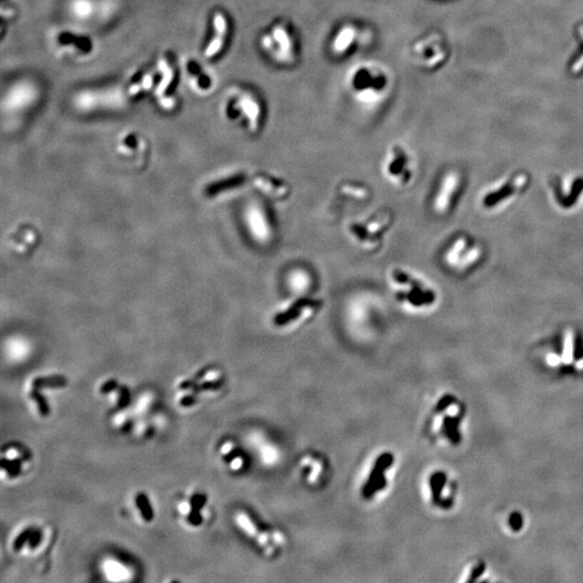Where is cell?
Wrapping results in <instances>:
<instances>
[{
  "label": "cell",
  "instance_id": "cell-1",
  "mask_svg": "<svg viewBox=\"0 0 583 583\" xmlns=\"http://www.w3.org/2000/svg\"><path fill=\"white\" fill-rule=\"evenodd\" d=\"M391 286L397 301L404 307L420 308L433 302V293L411 277L408 272L397 269L391 274Z\"/></svg>",
  "mask_w": 583,
  "mask_h": 583
},
{
  "label": "cell",
  "instance_id": "cell-2",
  "mask_svg": "<svg viewBox=\"0 0 583 583\" xmlns=\"http://www.w3.org/2000/svg\"><path fill=\"white\" fill-rule=\"evenodd\" d=\"M393 455L383 453L374 463L372 471L368 475L366 483L362 488V496L365 499H371L386 485V471L393 463Z\"/></svg>",
  "mask_w": 583,
  "mask_h": 583
},
{
  "label": "cell",
  "instance_id": "cell-3",
  "mask_svg": "<svg viewBox=\"0 0 583 583\" xmlns=\"http://www.w3.org/2000/svg\"><path fill=\"white\" fill-rule=\"evenodd\" d=\"M319 302H314L312 299H301L293 303L291 306L282 310L280 313L276 314L274 322L277 326H287L292 322L304 319L309 315H312L319 309Z\"/></svg>",
  "mask_w": 583,
  "mask_h": 583
},
{
  "label": "cell",
  "instance_id": "cell-4",
  "mask_svg": "<svg viewBox=\"0 0 583 583\" xmlns=\"http://www.w3.org/2000/svg\"><path fill=\"white\" fill-rule=\"evenodd\" d=\"M248 222L257 241H269L272 237V228L269 218H267L263 208L258 206H253L252 208H250L248 213Z\"/></svg>",
  "mask_w": 583,
  "mask_h": 583
},
{
  "label": "cell",
  "instance_id": "cell-5",
  "mask_svg": "<svg viewBox=\"0 0 583 583\" xmlns=\"http://www.w3.org/2000/svg\"><path fill=\"white\" fill-rule=\"evenodd\" d=\"M458 185L459 176L457 175V173L451 172L446 174V176L442 181L441 188L438 190L434 201V208L437 213H444L447 210L449 204H451L452 197L455 190L457 189Z\"/></svg>",
  "mask_w": 583,
  "mask_h": 583
},
{
  "label": "cell",
  "instance_id": "cell-6",
  "mask_svg": "<svg viewBox=\"0 0 583 583\" xmlns=\"http://www.w3.org/2000/svg\"><path fill=\"white\" fill-rule=\"evenodd\" d=\"M103 571L107 579L115 582L129 581L132 578L129 567L116 559H106L103 563Z\"/></svg>",
  "mask_w": 583,
  "mask_h": 583
},
{
  "label": "cell",
  "instance_id": "cell-7",
  "mask_svg": "<svg viewBox=\"0 0 583 583\" xmlns=\"http://www.w3.org/2000/svg\"><path fill=\"white\" fill-rule=\"evenodd\" d=\"M214 27H215V36H214L211 44L208 45L207 49L205 51L206 57H212L221 51L223 44H224V37L226 35L227 30V23L226 20L221 13L215 14L214 17Z\"/></svg>",
  "mask_w": 583,
  "mask_h": 583
},
{
  "label": "cell",
  "instance_id": "cell-8",
  "mask_svg": "<svg viewBox=\"0 0 583 583\" xmlns=\"http://www.w3.org/2000/svg\"><path fill=\"white\" fill-rule=\"evenodd\" d=\"M288 282H290L292 290L297 294L306 293L310 286V283H311L309 275L304 270L293 271L290 276V279H288Z\"/></svg>",
  "mask_w": 583,
  "mask_h": 583
},
{
  "label": "cell",
  "instance_id": "cell-9",
  "mask_svg": "<svg viewBox=\"0 0 583 583\" xmlns=\"http://www.w3.org/2000/svg\"><path fill=\"white\" fill-rule=\"evenodd\" d=\"M574 348H575V336L574 331L571 330H567L564 337V349L563 355H561V361L565 364H570L574 360Z\"/></svg>",
  "mask_w": 583,
  "mask_h": 583
},
{
  "label": "cell",
  "instance_id": "cell-10",
  "mask_svg": "<svg viewBox=\"0 0 583 583\" xmlns=\"http://www.w3.org/2000/svg\"><path fill=\"white\" fill-rule=\"evenodd\" d=\"M465 245H467V240L463 238L458 239L457 241L454 243L452 249L448 251L445 256L448 265L457 267L460 259V253H461V251L465 248Z\"/></svg>",
  "mask_w": 583,
  "mask_h": 583
},
{
  "label": "cell",
  "instance_id": "cell-11",
  "mask_svg": "<svg viewBox=\"0 0 583 583\" xmlns=\"http://www.w3.org/2000/svg\"><path fill=\"white\" fill-rule=\"evenodd\" d=\"M241 106L243 107V110L245 114H247L248 118L250 119V124H251V129L255 130L256 129V125H257V117L259 114V109H258V106L256 105L252 100L250 99H244L243 101H241Z\"/></svg>",
  "mask_w": 583,
  "mask_h": 583
},
{
  "label": "cell",
  "instance_id": "cell-12",
  "mask_svg": "<svg viewBox=\"0 0 583 583\" xmlns=\"http://www.w3.org/2000/svg\"><path fill=\"white\" fill-rule=\"evenodd\" d=\"M354 38H355V30L350 27L345 28L339 34L338 38L336 39L335 44H334V50L336 52L345 51L347 48L349 47V45L351 44L352 40H354Z\"/></svg>",
  "mask_w": 583,
  "mask_h": 583
},
{
  "label": "cell",
  "instance_id": "cell-13",
  "mask_svg": "<svg viewBox=\"0 0 583 583\" xmlns=\"http://www.w3.org/2000/svg\"><path fill=\"white\" fill-rule=\"evenodd\" d=\"M136 505H137L138 510H140L141 515L143 516L144 520L147 522L152 521V516H153L152 509L151 505H149V501L146 498L145 495L140 494L136 496Z\"/></svg>",
  "mask_w": 583,
  "mask_h": 583
},
{
  "label": "cell",
  "instance_id": "cell-14",
  "mask_svg": "<svg viewBox=\"0 0 583 583\" xmlns=\"http://www.w3.org/2000/svg\"><path fill=\"white\" fill-rule=\"evenodd\" d=\"M480 256H481V249L473 248L470 250L468 253H465L462 257H460L457 267L458 268H464V267H468L472 263H474V261H477L480 258Z\"/></svg>",
  "mask_w": 583,
  "mask_h": 583
},
{
  "label": "cell",
  "instance_id": "cell-15",
  "mask_svg": "<svg viewBox=\"0 0 583 583\" xmlns=\"http://www.w3.org/2000/svg\"><path fill=\"white\" fill-rule=\"evenodd\" d=\"M65 384L62 378H38L34 381V387H61Z\"/></svg>",
  "mask_w": 583,
  "mask_h": 583
},
{
  "label": "cell",
  "instance_id": "cell-16",
  "mask_svg": "<svg viewBox=\"0 0 583 583\" xmlns=\"http://www.w3.org/2000/svg\"><path fill=\"white\" fill-rule=\"evenodd\" d=\"M152 402V397L151 394H148V393L143 394L140 398V400L137 401L135 411L137 414H144L145 411L148 410Z\"/></svg>",
  "mask_w": 583,
  "mask_h": 583
},
{
  "label": "cell",
  "instance_id": "cell-17",
  "mask_svg": "<svg viewBox=\"0 0 583 583\" xmlns=\"http://www.w3.org/2000/svg\"><path fill=\"white\" fill-rule=\"evenodd\" d=\"M274 34H275L276 39L280 44L281 49L283 50V52L288 53V51H290V40H288L287 35L281 28H276Z\"/></svg>",
  "mask_w": 583,
  "mask_h": 583
},
{
  "label": "cell",
  "instance_id": "cell-18",
  "mask_svg": "<svg viewBox=\"0 0 583 583\" xmlns=\"http://www.w3.org/2000/svg\"><path fill=\"white\" fill-rule=\"evenodd\" d=\"M31 397H33L34 401L36 402L37 407H38V409L40 411V414L44 415V416L48 415V413H49V408H48L45 399L42 398V397H40V395L38 394V392H36V391L31 392Z\"/></svg>",
  "mask_w": 583,
  "mask_h": 583
},
{
  "label": "cell",
  "instance_id": "cell-19",
  "mask_svg": "<svg viewBox=\"0 0 583 583\" xmlns=\"http://www.w3.org/2000/svg\"><path fill=\"white\" fill-rule=\"evenodd\" d=\"M30 534H31V533H30V532H29V531H25L24 532L21 533L20 536L17 538V540H15V543H14V548H15V550H20L21 548H22V545H23V544H24L26 541H27L28 539H29Z\"/></svg>",
  "mask_w": 583,
  "mask_h": 583
},
{
  "label": "cell",
  "instance_id": "cell-20",
  "mask_svg": "<svg viewBox=\"0 0 583 583\" xmlns=\"http://www.w3.org/2000/svg\"><path fill=\"white\" fill-rule=\"evenodd\" d=\"M178 510L180 512V514H183L185 516H189L191 514V510H192L191 502L181 501L178 505Z\"/></svg>",
  "mask_w": 583,
  "mask_h": 583
},
{
  "label": "cell",
  "instance_id": "cell-21",
  "mask_svg": "<svg viewBox=\"0 0 583 583\" xmlns=\"http://www.w3.org/2000/svg\"><path fill=\"white\" fill-rule=\"evenodd\" d=\"M560 362H563L561 361V357H559L558 355H555V354H550L547 356V363L550 366H553V367L558 366L560 364Z\"/></svg>",
  "mask_w": 583,
  "mask_h": 583
},
{
  "label": "cell",
  "instance_id": "cell-22",
  "mask_svg": "<svg viewBox=\"0 0 583 583\" xmlns=\"http://www.w3.org/2000/svg\"><path fill=\"white\" fill-rule=\"evenodd\" d=\"M127 414L124 413V411H120V413H118V414L116 415L115 419H114V422H115V425L117 427H124V425L127 422Z\"/></svg>",
  "mask_w": 583,
  "mask_h": 583
},
{
  "label": "cell",
  "instance_id": "cell-23",
  "mask_svg": "<svg viewBox=\"0 0 583 583\" xmlns=\"http://www.w3.org/2000/svg\"><path fill=\"white\" fill-rule=\"evenodd\" d=\"M115 389H117V383H116V381L111 380V381H108V382H106L105 384H103V386H101V391L103 392V393H108L109 394L110 392L114 391Z\"/></svg>",
  "mask_w": 583,
  "mask_h": 583
},
{
  "label": "cell",
  "instance_id": "cell-24",
  "mask_svg": "<svg viewBox=\"0 0 583 583\" xmlns=\"http://www.w3.org/2000/svg\"><path fill=\"white\" fill-rule=\"evenodd\" d=\"M6 457L9 460H14V459H17V458L20 457V453H19L18 449L10 448V449H8V452L6 453Z\"/></svg>",
  "mask_w": 583,
  "mask_h": 583
},
{
  "label": "cell",
  "instance_id": "cell-25",
  "mask_svg": "<svg viewBox=\"0 0 583 583\" xmlns=\"http://www.w3.org/2000/svg\"><path fill=\"white\" fill-rule=\"evenodd\" d=\"M582 68H583V54L580 58H578L576 63L574 64V66H572V72L578 73V72H580Z\"/></svg>",
  "mask_w": 583,
  "mask_h": 583
},
{
  "label": "cell",
  "instance_id": "cell-26",
  "mask_svg": "<svg viewBox=\"0 0 583 583\" xmlns=\"http://www.w3.org/2000/svg\"><path fill=\"white\" fill-rule=\"evenodd\" d=\"M457 413H458V407H457L456 405H453V406H451V407L448 408V414L451 415V416H455Z\"/></svg>",
  "mask_w": 583,
  "mask_h": 583
},
{
  "label": "cell",
  "instance_id": "cell-27",
  "mask_svg": "<svg viewBox=\"0 0 583 583\" xmlns=\"http://www.w3.org/2000/svg\"><path fill=\"white\" fill-rule=\"evenodd\" d=\"M576 367L578 368V370H583V359L576 363Z\"/></svg>",
  "mask_w": 583,
  "mask_h": 583
},
{
  "label": "cell",
  "instance_id": "cell-28",
  "mask_svg": "<svg viewBox=\"0 0 583 583\" xmlns=\"http://www.w3.org/2000/svg\"><path fill=\"white\" fill-rule=\"evenodd\" d=\"M580 34H581L582 38H583V27H581V28H580Z\"/></svg>",
  "mask_w": 583,
  "mask_h": 583
}]
</instances>
